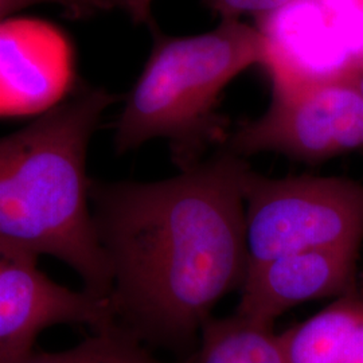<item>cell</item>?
<instances>
[{"label":"cell","instance_id":"5bb4252c","mask_svg":"<svg viewBox=\"0 0 363 363\" xmlns=\"http://www.w3.org/2000/svg\"><path fill=\"white\" fill-rule=\"evenodd\" d=\"M40 3L58 4L76 18H84L99 11L94 0H0V21L18 10Z\"/></svg>","mask_w":363,"mask_h":363},{"label":"cell","instance_id":"4fadbf2b","mask_svg":"<svg viewBox=\"0 0 363 363\" xmlns=\"http://www.w3.org/2000/svg\"><path fill=\"white\" fill-rule=\"evenodd\" d=\"M292 0H205L206 6L223 19H238L252 13L256 18L273 13Z\"/></svg>","mask_w":363,"mask_h":363},{"label":"cell","instance_id":"ba28073f","mask_svg":"<svg viewBox=\"0 0 363 363\" xmlns=\"http://www.w3.org/2000/svg\"><path fill=\"white\" fill-rule=\"evenodd\" d=\"M74 78V49L61 28L26 16L0 21V118L52 111Z\"/></svg>","mask_w":363,"mask_h":363},{"label":"cell","instance_id":"5b68a950","mask_svg":"<svg viewBox=\"0 0 363 363\" xmlns=\"http://www.w3.org/2000/svg\"><path fill=\"white\" fill-rule=\"evenodd\" d=\"M363 148V97L350 79L272 91L265 113L229 130L220 150L316 164Z\"/></svg>","mask_w":363,"mask_h":363},{"label":"cell","instance_id":"9c48e42d","mask_svg":"<svg viewBox=\"0 0 363 363\" xmlns=\"http://www.w3.org/2000/svg\"><path fill=\"white\" fill-rule=\"evenodd\" d=\"M359 252L311 249L249 268L234 313L264 327L311 300L354 294Z\"/></svg>","mask_w":363,"mask_h":363},{"label":"cell","instance_id":"7a4b0ae2","mask_svg":"<svg viewBox=\"0 0 363 363\" xmlns=\"http://www.w3.org/2000/svg\"><path fill=\"white\" fill-rule=\"evenodd\" d=\"M116 101L104 88H81L26 128L0 138V242L62 261L86 292L108 301L112 276L93 220L86 156Z\"/></svg>","mask_w":363,"mask_h":363},{"label":"cell","instance_id":"52a82bcc","mask_svg":"<svg viewBox=\"0 0 363 363\" xmlns=\"http://www.w3.org/2000/svg\"><path fill=\"white\" fill-rule=\"evenodd\" d=\"M116 325L111 303L49 279L38 257L0 242V363H19L52 325Z\"/></svg>","mask_w":363,"mask_h":363},{"label":"cell","instance_id":"277c9868","mask_svg":"<svg viewBox=\"0 0 363 363\" xmlns=\"http://www.w3.org/2000/svg\"><path fill=\"white\" fill-rule=\"evenodd\" d=\"M244 220L247 269L300 250L359 252L363 184L343 177L268 178L250 169Z\"/></svg>","mask_w":363,"mask_h":363},{"label":"cell","instance_id":"6da1fadb","mask_svg":"<svg viewBox=\"0 0 363 363\" xmlns=\"http://www.w3.org/2000/svg\"><path fill=\"white\" fill-rule=\"evenodd\" d=\"M250 169L218 150L162 181H91L115 323L148 349L191 357L216 306L244 284Z\"/></svg>","mask_w":363,"mask_h":363},{"label":"cell","instance_id":"30bf717a","mask_svg":"<svg viewBox=\"0 0 363 363\" xmlns=\"http://www.w3.org/2000/svg\"><path fill=\"white\" fill-rule=\"evenodd\" d=\"M362 298L350 294L280 334L284 363H343Z\"/></svg>","mask_w":363,"mask_h":363},{"label":"cell","instance_id":"e0dca14e","mask_svg":"<svg viewBox=\"0 0 363 363\" xmlns=\"http://www.w3.org/2000/svg\"><path fill=\"white\" fill-rule=\"evenodd\" d=\"M351 81L354 82V85L357 86V89L359 91L363 97V67L351 77Z\"/></svg>","mask_w":363,"mask_h":363},{"label":"cell","instance_id":"8fae6325","mask_svg":"<svg viewBox=\"0 0 363 363\" xmlns=\"http://www.w3.org/2000/svg\"><path fill=\"white\" fill-rule=\"evenodd\" d=\"M184 363H284L280 334L235 313L211 318L202 328L198 347Z\"/></svg>","mask_w":363,"mask_h":363},{"label":"cell","instance_id":"2e32d148","mask_svg":"<svg viewBox=\"0 0 363 363\" xmlns=\"http://www.w3.org/2000/svg\"><path fill=\"white\" fill-rule=\"evenodd\" d=\"M343 363H363V301L346 342Z\"/></svg>","mask_w":363,"mask_h":363},{"label":"cell","instance_id":"7c38bea8","mask_svg":"<svg viewBox=\"0 0 363 363\" xmlns=\"http://www.w3.org/2000/svg\"><path fill=\"white\" fill-rule=\"evenodd\" d=\"M19 363H184L167 362L117 325L93 331L76 346L57 352H30Z\"/></svg>","mask_w":363,"mask_h":363},{"label":"cell","instance_id":"9a60e30c","mask_svg":"<svg viewBox=\"0 0 363 363\" xmlns=\"http://www.w3.org/2000/svg\"><path fill=\"white\" fill-rule=\"evenodd\" d=\"M155 0H94L99 11L121 10L130 16L135 23L155 27L152 18V4Z\"/></svg>","mask_w":363,"mask_h":363},{"label":"cell","instance_id":"3957f363","mask_svg":"<svg viewBox=\"0 0 363 363\" xmlns=\"http://www.w3.org/2000/svg\"><path fill=\"white\" fill-rule=\"evenodd\" d=\"M152 31L148 61L117 118L115 148L124 154L164 139L174 164L187 169L225 142L229 130L218 112L220 94L242 72L262 66L264 38L238 19L190 37Z\"/></svg>","mask_w":363,"mask_h":363},{"label":"cell","instance_id":"8992f818","mask_svg":"<svg viewBox=\"0 0 363 363\" xmlns=\"http://www.w3.org/2000/svg\"><path fill=\"white\" fill-rule=\"evenodd\" d=\"M272 91L350 79L363 67V0H292L257 16Z\"/></svg>","mask_w":363,"mask_h":363}]
</instances>
